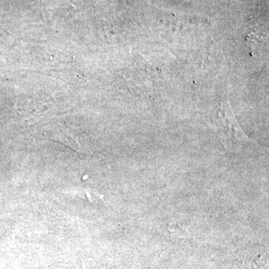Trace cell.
<instances>
[{"mask_svg": "<svg viewBox=\"0 0 269 269\" xmlns=\"http://www.w3.org/2000/svg\"><path fill=\"white\" fill-rule=\"evenodd\" d=\"M213 128L227 151L238 152L242 149L243 145L250 141L241 129L227 102L220 105Z\"/></svg>", "mask_w": 269, "mask_h": 269, "instance_id": "cell-1", "label": "cell"}]
</instances>
